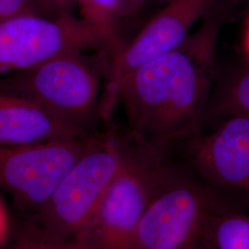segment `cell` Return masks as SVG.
I'll list each match as a JSON object with an SVG mask.
<instances>
[{
  "label": "cell",
  "mask_w": 249,
  "mask_h": 249,
  "mask_svg": "<svg viewBox=\"0 0 249 249\" xmlns=\"http://www.w3.org/2000/svg\"><path fill=\"white\" fill-rule=\"evenodd\" d=\"M231 2L222 0L169 53L132 72L117 93L127 138L168 151L200 133L215 78L216 48Z\"/></svg>",
  "instance_id": "obj_1"
},
{
  "label": "cell",
  "mask_w": 249,
  "mask_h": 249,
  "mask_svg": "<svg viewBox=\"0 0 249 249\" xmlns=\"http://www.w3.org/2000/svg\"><path fill=\"white\" fill-rule=\"evenodd\" d=\"M94 135L29 146H0V188L20 206L37 213Z\"/></svg>",
  "instance_id": "obj_8"
},
{
  "label": "cell",
  "mask_w": 249,
  "mask_h": 249,
  "mask_svg": "<svg viewBox=\"0 0 249 249\" xmlns=\"http://www.w3.org/2000/svg\"><path fill=\"white\" fill-rule=\"evenodd\" d=\"M167 151L129 140L121 169L73 241L83 249H133L138 226L167 162Z\"/></svg>",
  "instance_id": "obj_3"
},
{
  "label": "cell",
  "mask_w": 249,
  "mask_h": 249,
  "mask_svg": "<svg viewBox=\"0 0 249 249\" xmlns=\"http://www.w3.org/2000/svg\"><path fill=\"white\" fill-rule=\"evenodd\" d=\"M87 48L110 50L95 27L73 13L58 18L24 14L0 22V79L58 53Z\"/></svg>",
  "instance_id": "obj_7"
},
{
  "label": "cell",
  "mask_w": 249,
  "mask_h": 249,
  "mask_svg": "<svg viewBox=\"0 0 249 249\" xmlns=\"http://www.w3.org/2000/svg\"><path fill=\"white\" fill-rule=\"evenodd\" d=\"M220 111L226 116H249V68L227 85L221 100Z\"/></svg>",
  "instance_id": "obj_14"
},
{
  "label": "cell",
  "mask_w": 249,
  "mask_h": 249,
  "mask_svg": "<svg viewBox=\"0 0 249 249\" xmlns=\"http://www.w3.org/2000/svg\"><path fill=\"white\" fill-rule=\"evenodd\" d=\"M136 1H138V0H130V2L132 3V2H136Z\"/></svg>",
  "instance_id": "obj_19"
},
{
  "label": "cell",
  "mask_w": 249,
  "mask_h": 249,
  "mask_svg": "<svg viewBox=\"0 0 249 249\" xmlns=\"http://www.w3.org/2000/svg\"><path fill=\"white\" fill-rule=\"evenodd\" d=\"M241 206L187 166L166 162L135 234L133 249H214L223 214Z\"/></svg>",
  "instance_id": "obj_2"
},
{
  "label": "cell",
  "mask_w": 249,
  "mask_h": 249,
  "mask_svg": "<svg viewBox=\"0 0 249 249\" xmlns=\"http://www.w3.org/2000/svg\"><path fill=\"white\" fill-rule=\"evenodd\" d=\"M104 61L84 51L58 53L25 71L0 79V84L35 99L85 132L100 117Z\"/></svg>",
  "instance_id": "obj_5"
},
{
  "label": "cell",
  "mask_w": 249,
  "mask_h": 249,
  "mask_svg": "<svg viewBox=\"0 0 249 249\" xmlns=\"http://www.w3.org/2000/svg\"><path fill=\"white\" fill-rule=\"evenodd\" d=\"M8 233V219L3 205L0 202V246L5 242Z\"/></svg>",
  "instance_id": "obj_17"
},
{
  "label": "cell",
  "mask_w": 249,
  "mask_h": 249,
  "mask_svg": "<svg viewBox=\"0 0 249 249\" xmlns=\"http://www.w3.org/2000/svg\"><path fill=\"white\" fill-rule=\"evenodd\" d=\"M245 49L249 56V16L248 18V22H247L246 34H245Z\"/></svg>",
  "instance_id": "obj_18"
},
{
  "label": "cell",
  "mask_w": 249,
  "mask_h": 249,
  "mask_svg": "<svg viewBox=\"0 0 249 249\" xmlns=\"http://www.w3.org/2000/svg\"><path fill=\"white\" fill-rule=\"evenodd\" d=\"M126 2L130 0H77L81 18L98 30L113 52L120 46L116 22L124 12Z\"/></svg>",
  "instance_id": "obj_11"
},
{
  "label": "cell",
  "mask_w": 249,
  "mask_h": 249,
  "mask_svg": "<svg viewBox=\"0 0 249 249\" xmlns=\"http://www.w3.org/2000/svg\"><path fill=\"white\" fill-rule=\"evenodd\" d=\"M222 0H170L128 44L120 45L107 64L100 117L108 120L122 82L143 65L182 45L193 26Z\"/></svg>",
  "instance_id": "obj_6"
},
{
  "label": "cell",
  "mask_w": 249,
  "mask_h": 249,
  "mask_svg": "<svg viewBox=\"0 0 249 249\" xmlns=\"http://www.w3.org/2000/svg\"><path fill=\"white\" fill-rule=\"evenodd\" d=\"M24 14H39L34 0H0V22Z\"/></svg>",
  "instance_id": "obj_15"
},
{
  "label": "cell",
  "mask_w": 249,
  "mask_h": 249,
  "mask_svg": "<svg viewBox=\"0 0 249 249\" xmlns=\"http://www.w3.org/2000/svg\"><path fill=\"white\" fill-rule=\"evenodd\" d=\"M76 2H77V0H76Z\"/></svg>",
  "instance_id": "obj_20"
},
{
  "label": "cell",
  "mask_w": 249,
  "mask_h": 249,
  "mask_svg": "<svg viewBox=\"0 0 249 249\" xmlns=\"http://www.w3.org/2000/svg\"><path fill=\"white\" fill-rule=\"evenodd\" d=\"M89 134L35 99L0 84V146H29Z\"/></svg>",
  "instance_id": "obj_10"
},
{
  "label": "cell",
  "mask_w": 249,
  "mask_h": 249,
  "mask_svg": "<svg viewBox=\"0 0 249 249\" xmlns=\"http://www.w3.org/2000/svg\"><path fill=\"white\" fill-rule=\"evenodd\" d=\"M189 167L232 201L249 205V116H226L212 132L187 141Z\"/></svg>",
  "instance_id": "obj_9"
},
{
  "label": "cell",
  "mask_w": 249,
  "mask_h": 249,
  "mask_svg": "<svg viewBox=\"0 0 249 249\" xmlns=\"http://www.w3.org/2000/svg\"><path fill=\"white\" fill-rule=\"evenodd\" d=\"M40 15L47 18H58L72 13L76 0H34Z\"/></svg>",
  "instance_id": "obj_16"
},
{
  "label": "cell",
  "mask_w": 249,
  "mask_h": 249,
  "mask_svg": "<svg viewBox=\"0 0 249 249\" xmlns=\"http://www.w3.org/2000/svg\"><path fill=\"white\" fill-rule=\"evenodd\" d=\"M128 145L127 137L113 131L95 133L88 149L36 213V223L53 237L73 240L121 169Z\"/></svg>",
  "instance_id": "obj_4"
},
{
  "label": "cell",
  "mask_w": 249,
  "mask_h": 249,
  "mask_svg": "<svg viewBox=\"0 0 249 249\" xmlns=\"http://www.w3.org/2000/svg\"><path fill=\"white\" fill-rule=\"evenodd\" d=\"M11 249H83L75 241L53 237L44 231L35 220L19 228Z\"/></svg>",
  "instance_id": "obj_13"
},
{
  "label": "cell",
  "mask_w": 249,
  "mask_h": 249,
  "mask_svg": "<svg viewBox=\"0 0 249 249\" xmlns=\"http://www.w3.org/2000/svg\"><path fill=\"white\" fill-rule=\"evenodd\" d=\"M214 249H249V215L232 211L220 216L213 230Z\"/></svg>",
  "instance_id": "obj_12"
}]
</instances>
